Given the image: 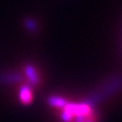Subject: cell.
Instances as JSON below:
<instances>
[{"mask_svg": "<svg viewBox=\"0 0 122 122\" xmlns=\"http://www.w3.org/2000/svg\"><path fill=\"white\" fill-rule=\"evenodd\" d=\"M25 74L28 81H29V82L32 83L33 85H35V84H37L39 82V76H38V73L36 72L35 67H33L31 65L26 66Z\"/></svg>", "mask_w": 122, "mask_h": 122, "instance_id": "obj_2", "label": "cell"}, {"mask_svg": "<svg viewBox=\"0 0 122 122\" xmlns=\"http://www.w3.org/2000/svg\"><path fill=\"white\" fill-rule=\"evenodd\" d=\"M76 122H86V117L84 116H75Z\"/></svg>", "mask_w": 122, "mask_h": 122, "instance_id": "obj_6", "label": "cell"}, {"mask_svg": "<svg viewBox=\"0 0 122 122\" xmlns=\"http://www.w3.org/2000/svg\"><path fill=\"white\" fill-rule=\"evenodd\" d=\"M48 104L50 106L55 107V108H61L63 109L64 106L67 104V101L61 97L59 96H51L48 99Z\"/></svg>", "mask_w": 122, "mask_h": 122, "instance_id": "obj_3", "label": "cell"}, {"mask_svg": "<svg viewBox=\"0 0 122 122\" xmlns=\"http://www.w3.org/2000/svg\"><path fill=\"white\" fill-rule=\"evenodd\" d=\"M86 122H92V120L91 118H87V119H86Z\"/></svg>", "mask_w": 122, "mask_h": 122, "instance_id": "obj_7", "label": "cell"}, {"mask_svg": "<svg viewBox=\"0 0 122 122\" xmlns=\"http://www.w3.org/2000/svg\"><path fill=\"white\" fill-rule=\"evenodd\" d=\"M21 80L20 75L16 73H9V74H4L1 77V81L3 82L6 83H13V82H17Z\"/></svg>", "mask_w": 122, "mask_h": 122, "instance_id": "obj_4", "label": "cell"}, {"mask_svg": "<svg viewBox=\"0 0 122 122\" xmlns=\"http://www.w3.org/2000/svg\"><path fill=\"white\" fill-rule=\"evenodd\" d=\"M19 99L24 104H29L33 100L32 91L28 85H24L19 90Z\"/></svg>", "mask_w": 122, "mask_h": 122, "instance_id": "obj_1", "label": "cell"}, {"mask_svg": "<svg viewBox=\"0 0 122 122\" xmlns=\"http://www.w3.org/2000/svg\"><path fill=\"white\" fill-rule=\"evenodd\" d=\"M72 118H73V115L66 110H63V112L61 115V118L63 122H70L72 119Z\"/></svg>", "mask_w": 122, "mask_h": 122, "instance_id": "obj_5", "label": "cell"}]
</instances>
